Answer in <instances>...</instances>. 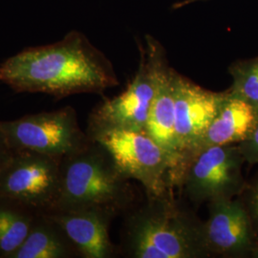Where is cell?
<instances>
[{
    "instance_id": "cell-19",
    "label": "cell",
    "mask_w": 258,
    "mask_h": 258,
    "mask_svg": "<svg viewBox=\"0 0 258 258\" xmlns=\"http://www.w3.org/2000/svg\"><path fill=\"white\" fill-rule=\"evenodd\" d=\"M12 152H13V149L10 148L6 139L0 132V169L8 161L10 156L12 155Z\"/></svg>"
},
{
    "instance_id": "cell-20",
    "label": "cell",
    "mask_w": 258,
    "mask_h": 258,
    "mask_svg": "<svg viewBox=\"0 0 258 258\" xmlns=\"http://www.w3.org/2000/svg\"><path fill=\"white\" fill-rule=\"evenodd\" d=\"M200 1H205V0H182V1L178 2V3H175L172 6V8L173 9H180V8H183V7L186 6V5L192 4V3H195V2H200Z\"/></svg>"
},
{
    "instance_id": "cell-7",
    "label": "cell",
    "mask_w": 258,
    "mask_h": 258,
    "mask_svg": "<svg viewBox=\"0 0 258 258\" xmlns=\"http://www.w3.org/2000/svg\"><path fill=\"white\" fill-rule=\"evenodd\" d=\"M245 163L238 145L202 148L187 161L179 187L196 206L234 199L247 184Z\"/></svg>"
},
{
    "instance_id": "cell-15",
    "label": "cell",
    "mask_w": 258,
    "mask_h": 258,
    "mask_svg": "<svg viewBox=\"0 0 258 258\" xmlns=\"http://www.w3.org/2000/svg\"><path fill=\"white\" fill-rule=\"evenodd\" d=\"M37 212L0 196V258H12L21 247Z\"/></svg>"
},
{
    "instance_id": "cell-10",
    "label": "cell",
    "mask_w": 258,
    "mask_h": 258,
    "mask_svg": "<svg viewBox=\"0 0 258 258\" xmlns=\"http://www.w3.org/2000/svg\"><path fill=\"white\" fill-rule=\"evenodd\" d=\"M208 206L209 218L204 221V231L210 254L251 257L258 247L257 236L239 198L212 202Z\"/></svg>"
},
{
    "instance_id": "cell-11",
    "label": "cell",
    "mask_w": 258,
    "mask_h": 258,
    "mask_svg": "<svg viewBox=\"0 0 258 258\" xmlns=\"http://www.w3.org/2000/svg\"><path fill=\"white\" fill-rule=\"evenodd\" d=\"M63 231L65 235L84 258H112L120 249L112 243L109 229L120 214L101 207L43 212Z\"/></svg>"
},
{
    "instance_id": "cell-1",
    "label": "cell",
    "mask_w": 258,
    "mask_h": 258,
    "mask_svg": "<svg viewBox=\"0 0 258 258\" xmlns=\"http://www.w3.org/2000/svg\"><path fill=\"white\" fill-rule=\"evenodd\" d=\"M0 83L17 93H42L55 99L102 94L119 85L110 60L81 32L61 40L28 47L0 64Z\"/></svg>"
},
{
    "instance_id": "cell-2",
    "label": "cell",
    "mask_w": 258,
    "mask_h": 258,
    "mask_svg": "<svg viewBox=\"0 0 258 258\" xmlns=\"http://www.w3.org/2000/svg\"><path fill=\"white\" fill-rule=\"evenodd\" d=\"M120 252L131 258L210 257L204 221L173 190L123 213Z\"/></svg>"
},
{
    "instance_id": "cell-8",
    "label": "cell",
    "mask_w": 258,
    "mask_h": 258,
    "mask_svg": "<svg viewBox=\"0 0 258 258\" xmlns=\"http://www.w3.org/2000/svg\"><path fill=\"white\" fill-rule=\"evenodd\" d=\"M60 162V158L13 149L0 169V196L47 212L57 192Z\"/></svg>"
},
{
    "instance_id": "cell-17",
    "label": "cell",
    "mask_w": 258,
    "mask_h": 258,
    "mask_svg": "<svg viewBox=\"0 0 258 258\" xmlns=\"http://www.w3.org/2000/svg\"><path fill=\"white\" fill-rule=\"evenodd\" d=\"M237 197L248 212L258 239V172L252 178L247 180L244 189Z\"/></svg>"
},
{
    "instance_id": "cell-4",
    "label": "cell",
    "mask_w": 258,
    "mask_h": 258,
    "mask_svg": "<svg viewBox=\"0 0 258 258\" xmlns=\"http://www.w3.org/2000/svg\"><path fill=\"white\" fill-rule=\"evenodd\" d=\"M140 62L136 74L120 95L104 99L93 109L86 131L102 128L146 130L148 114L168 64L163 45L147 36L139 43Z\"/></svg>"
},
{
    "instance_id": "cell-18",
    "label": "cell",
    "mask_w": 258,
    "mask_h": 258,
    "mask_svg": "<svg viewBox=\"0 0 258 258\" xmlns=\"http://www.w3.org/2000/svg\"><path fill=\"white\" fill-rule=\"evenodd\" d=\"M238 148L249 165H258V121L248 138L238 144Z\"/></svg>"
},
{
    "instance_id": "cell-5",
    "label": "cell",
    "mask_w": 258,
    "mask_h": 258,
    "mask_svg": "<svg viewBox=\"0 0 258 258\" xmlns=\"http://www.w3.org/2000/svg\"><path fill=\"white\" fill-rule=\"evenodd\" d=\"M86 133L109 152L124 175L142 184L148 196L162 195L178 187L175 161L147 130L102 128Z\"/></svg>"
},
{
    "instance_id": "cell-6",
    "label": "cell",
    "mask_w": 258,
    "mask_h": 258,
    "mask_svg": "<svg viewBox=\"0 0 258 258\" xmlns=\"http://www.w3.org/2000/svg\"><path fill=\"white\" fill-rule=\"evenodd\" d=\"M0 132L14 150H30L62 159L85 148L90 142L81 128L72 106L0 120Z\"/></svg>"
},
{
    "instance_id": "cell-13",
    "label": "cell",
    "mask_w": 258,
    "mask_h": 258,
    "mask_svg": "<svg viewBox=\"0 0 258 258\" xmlns=\"http://www.w3.org/2000/svg\"><path fill=\"white\" fill-rule=\"evenodd\" d=\"M173 68L164 76L148 114L146 130L157 144L175 161L178 169V187L183 175V162L175 130V96Z\"/></svg>"
},
{
    "instance_id": "cell-21",
    "label": "cell",
    "mask_w": 258,
    "mask_h": 258,
    "mask_svg": "<svg viewBox=\"0 0 258 258\" xmlns=\"http://www.w3.org/2000/svg\"><path fill=\"white\" fill-rule=\"evenodd\" d=\"M251 257L258 258V247L255 249V250L253 251V253H252V256H251Z\"/></svg>"
},
{
    "instance_id": "cell-3",
    "label": "cell",
    "mask_w": 258,
    "mask_h": 258,
    "mask_svg": "<svg viewBox=\"0 0 258 258\" xmlns=\"http://www.w3.org/2000/svg\"><path fill=\"white\" fill-rule=\"evenodd\" d=\"M130 181L109 152L91 140L61 159L57 192L47 212L101 207L123 214L135 201Z\"/></svg>"
},
{
    "instance_id": "cell-16",
    "label": "cell",
    "mask_w": 258,
    "mask_h": 258,
    "mask_svg": "<svg viewBox=\"0 0 258 258\" xmlns=\"http://www.w3.org/2000/svg\"><path fill=\"white\" fill-rule=\"evenodd\" d=\"M229 73L232 83L228 93L249 103L258 114V56L232 62Z\"/></svg>"
},
{
    "instance_id": "cell-12",
    "label": "cell",
    "mask_w": 258,
    "mask_h": 258,
    "mask_svg": "<svg viewBox=\"0 0 258 258\" xmlns=\"http://www.w3.org/2000/svg\"><path fill=\"white\" fill-rule=\"evenodd\" d=\"M257 121V112L249 103L226 90L219 110L194 153L213 146L238 145L249 137Z\"/></svg>"
},
{
    "instance_id": "cell-14",
    "label": "cell",
    "mask_w": 258,
    "mask_h": 258,
    "mask_svg": "<svg viewBox=\"0 0 258 258\" xmlns=\"http://www.w3.org/2000/svg\"><path fill=\"white\" fill-rule=\"evenodd\" d=\"M63 231L44 212H37L27 238L12 258H70L79 256Z\"/></svg>"
},
{
    "instance_id": "cell-9",
    "label": "cell",
    "mask_w": 258,
    "mask_h": 258,
    "mask_svg": "<svg viewBox=\"0 0 258 258\" xmlns=\"http://www.w3.org/2000/svg\"><path fill=\"white\" fill-rule=\"evenodd\" d=\"M173 82L176 136L184 169L219 110L226 91L213 92L205 89L175 70Z\"/></svg>"
}]
</instances>
